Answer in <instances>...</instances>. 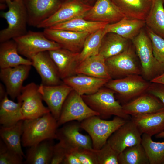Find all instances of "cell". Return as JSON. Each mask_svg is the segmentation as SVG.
<instances>
[{
    "label": "cell",
    "instance_id": "51",
    "mask_svg": "<svg viewBox=\"0 0 164 164\" xmlns=\"http://www.w3.org/2000/svg\"><path fill=\"white\" fill-rule=\"evenodd\" d=\"M149 1H152L153 0H149Z\"/></svg>",
    "mask_w": 164,
    "mask_h": 164
},
{
    "label": "cell",
    "instance_id": "31",
    "mask_svg": "<svg viewBox=\"0 0 164 164\" xmlns=\"http://www.w3.org/2000/svg\"><path fill=\"white\" fill-rule=\"evenodd\" d=\"M46 140L29 147L23 163L27 164H49L51 161L53 145L50 141Z\"/></svg>",
    "mask_w": 164,
    "mask_h": 164
},
{
    "label": "cell",
    "instance_id": "17",
    "mask_svg": "<svg viewBox=\"0 0 164 164\" xmlns=\"http://www.w3.org/2000/svg\"><path fill=\"white\" fill-rule=\"evenodd\" d=\"M125 112L135 117L164 110V105L156 97L146 91L122 105Z\"/></svg>",
    "mask_w": 164,
    "mask_h": 164
},
{
    "label": "cell",
    "instance_id": "2",
    "mask_svg": "<svg viewBox=\"0 0 164 164\" xmlns=\"http://www.w3.org/2000/svg\"><path fill=\"white\" fill-rule=\"evenodd\" d=\"M132 40L141 64V75L150 82L164 72V64L155 57L151 40L142 29Z\"/></svg>",
    "mask_w": 164,
    "mask_h": 164
},
{
    "label": "cell",
    "instance_id": "18",
    "mask_svg": "<svg viewBox=\"0 0 164 164\" xmlns=\"http://www.w3.org/2000/svg\"><path fill=\"white\" fill-rule=\"evenodd\" d=\"M125 17L111 0H97L83 18L110 24L116 22Z\"/></svg>",
    "mask_w": 164,
    "mask_h": 164
},
{
    "label": "cell",
    "instance_id": "11",
    "mask_svg": "<svg viewBox=\"0 0 164 164\" xmlns=\"http://www.w3.org/2000/svg\"><path fill=\"white\" fill-rule=\"evenodd\" d=\"M92 7L84 0H70L63 2L53 14L36 27L44 29L73 19L84 18Z\"/></svg>",
    "mask_w": 164,
    "mask_h": 164
},
{
    "label": "cell",
    "instance_id": "23",
    "mask_svg": "<svg viewBox=\"0 0 164 164\" xmlns=\"http://www.w3.org/2000/svg\"><path fill=\"white\" fill-rule=\"evenodd\" d=\"M141 133L152 136L164 130V110L150 114L131 117Z\"/></svg>",
    "mask_w": 164,
    "mask_h": 164
},
{
    "label": "cell",
    "instance_id": "26",
    "mask_svg": "<svg viewBox=\"0 0 164 164\" xmlns=\"http://www.w3.org/2000/svg\"><path fill=\"white\" fill-rule=\"evenodd\" d=\"M21 65H32L31 60L19 53L17 44L13 39L0 43V68L13 67Z\"/></svg>",
    "mask_w": 164,
    "mask_h": 164
},
{
    "label": "cell",
    "instance_id": "4",
    "mask_svg": "<svg viewBox=\"0 0 164 164\" xmlns=\"http://www.w3.org/2000/svg\"><path fill=\"white\" fill-rule=\"evenodd\" d=\"M8 9L1 12L7 21V27L0 31V42L19 37L27 32L28 16L23 0H13L6 3Z\"/></svg>",
    "mask_w": 164,
    "mask_h": 164
},
{
    "label": "cell",
    "instance_id": "47",
    "mask_svg": "<svg viewBox=\"0 0 164 164\" xmlns=\"http://www.w3.org/2000/svg\"><path fill=\"white\" fill-rule=\"evenodd\" d=\"M85 1L91 6H93L97 0H84Z\"/></svg>",
    "mask_w": 164,
    "mask_h": 164
},
{
    "label": "cell",
    "instance_id": "19",
    "mask_svg": "<svg viewBox=\"0 0 164 164\" xmlns=\"http://www.w3.org/2000/svg\"><path fill=\"white\" fill-rule=\"evenodd\" d=\"M31 60L32 66L34 67L40 77L41 84L46 85H56L63 83L48 51L38 53Z\"/></svg>",
    "mask_w": 164,
    "mask_h": 164
},
{
    "label": "cell",
    "instance_id": "30",
    "mask_svg": "<svg viewBox=\"0 0 164 164\" xmlns=\"http://www.w3.org/2000/svg\"><path fill=\"white\" fill-rule=\"evenodd\" d=\"M23 121H20L9 126H2L0 135L2 140L9 149L25 158L21 145Z\"/></svg>",
    "mask_w": 164,
    "mask_h": 164
},
{
    "label": "cell",
    "instance_id": "43",
    "mask_svg": "<svg viewBox=\"0 0 164 164\" xmlns=\"http://www.w3.org/2000/svg\"><path fill=\"white\" fill-rule=\"evenodd\" d=\"M63 164H81L78 158L72 152L71 149L68 148Z\"/></svg>",
    "mask_w": 164,
    "mask_h": 164
},
{
    "label": "cell",
    "instance_id": "41",
    "mask_svg": "<svg viewBox=\"0 0 164 164\" xmlns=\"http://www.w3.org/2000/svg\"><path fill=\"white\" fill-rule=\"evenodd\" d=\"M68 147L61 142L54 145L50 164H63Z\"/></svg>",
    "mask_w": 164,
    "mask_h": 164
},
{
    "label": "cell",
    "instance_id": "42",
    "mask_svg": "<svg viewBox=\"0 0 164 164\" xmlns=\"http://www.w3.org/2000/svg\"><path fill=\"white\" fill-rule=\"evenodd\" d=\"M147 91L158 98L164 105V84L150 82Z\"/></svg>",
    "mask_w": 164,
    "mask_h": 164
},
{
    "label": "cell",
    "instance_id": "45",
    "mask_svg": "<svg viewBox=\"0 0 164 164\" xmlns=\"http://www.w3.org/2000/svg\"><path fill=\"white\" fill-rule=\"evenodd\" d=\"M7 94L5 87L1 84L0 83V100L1 101L5 95ZM8 95V94H7Z\"/></svg>",
    "mask_w": 164,
    "mask_h": 164
},
{
    "label": "cell",
    "instance_id": "14",
    "mask_svg": "<svg viewBox=\"0 0 164 164\" xmlns=\"http://www.w3.org/2000/svg\"><path fill=\"white\" fill-rule=\"evenodd\" d=\"M32 65H21L0 69V78L4 84L7 94L14 100L20 95Z\"/></svg>",
    "mask_w": 164,
    "mask_h": 164
},
{
    "label": "cell",
    "instance_id": "32",
    "mask_svg": "<svg viewBox=\"0 0 164 164\" xmlns=\"http://www.w3.org/2000/svg\"><path fill=\"white\" fill-rule=\"evenodd\" d=\"M108 24L106 22L90 21L83 18H79L58 24L49 28L91 34L99 29L104 28Z\"/></svg>",
    "mask_w": 164,
    "mask_h": 164
},
{
    "label": "cell",
    "instance_id": "44",
    "mask_svg": "<svg viewBox=\"0 0 164 164\" xmlns=\"http://www.w3.org/2000/svg\"><path fill=\"white\" fill-rule=\"evenodd\" d=\"M150 82L164 84V72L159 76L153 79Z\"/></svg>",
    "mask_w": 164,
    "mask_h": 164
},
{
    "label": "cell",
    "instance_id": "39",
    "mask_svg": "<svg viewBox=\"0 0 164 164\" xmlns=\"http://www.w3.org/2000/svg\"><path fill=\"white\" fill-rule=\"evenodd\" d=\"M24 157L9 149L2 140L0 143V164H22Z\"/></svg>",
    "mask_w": 164,
    "mask_h": 164
},
{
    "label": "cell",
    "instance_id": "50",
    "mask_svg": "<svg viewBox=\"0 0 164 164\" xmlns=\"http://www.w3.org/2000/svg\"><path fill=\"white\" fill-rule=\"evenodd\" d=\"M162 164H164V160H163V162H162Z\"/></svg>",
    "mask_w": 164,
    "mask_h": 164
},
{
    "label": "cell",
    "instance_id": "13",
    "mask_svg": "<svg viewBox=\"0 0 164 164\" xmlns=\"http://www.w3.org/2000/svg\"><path fill=\"white\" fill-rule=\"evenodd\" d=\"M142 135L131 119L116 130L107 142L119 154L128 147L141 143Z\"/></svg>",
    "mask_w": 164,
    "mask_h": 164
},
{
    "label": "cell",
    "instance_id": "25",
    "mask_svg": "<svg viewBox=\"0 0 164 164\" xmlns=\"http://www.w3.org/2000/svg\"><path fill=\"white\" fill-rule=\"evenodd\" d=\"M105 60L100 54L88 58L79 63L76 69V73L110 80L111 78Z\"/></svg>",
    "mask_w": 164,
    "mask_h": 164
},
{
    "label": "cell",
    "instance_id": "21",
    "mask_svg": "<svg viewBox=\"0 0 164 164\" xmlns=\"http://www.w3.org/2000/svg\"><path fill=\"white\" fill-rule=\"evenodd\" d=\"M48 52L62 80L76 74V69L79 63V53H75L62 47L49 51Z\"/></svg>",
    "mask_w": 164,
    "mask_h": 164
},
{
    "label": "cell",
    "instance_id": "8",
    "mask_svg": "<svg viewBox=\"0 0 164 164\" xmlns=\"http://www.w3.org/2000/svg\"><path fill=\"white\" fill-rule=\"evenodd\" d=\"M38 87L34 82L30 83L23 87L17 97L18 101L21 104L24 120L36 118L50 112L48 107L43 103Z\"/></svg>",
    "mask_w": 164,
    "mask_h": 164
},
{
    "label": "cell",
    "instance_id": "40",
    "mask_svg": "<svg viewBox=\"0 0 164 164\" xmlns=\"http://www.w3.org/2000/svg\"><path fill=\"white\" fill-rule=\"evenodd\" d=\"M70 149L72 152L78 158L81 164H98L93 149Z\"/></svg>",
    "mask_w": 164,
    "mask_h": 164
},
{
    "label": "cell",
    "instance_id": "37",
    "mask_svg": "<svg viewBox=\"0 0 164 164\" xmlns=\"http://www.w3.org/2000/svg\"><path fill=\"white\" fill-rule=\"evenodd\" d=\"M94 151L98 164H119V154L107 142L101 149Z\"/></svg>",
    "mask_w": 164,
    "mask_h": 164
},
{
    "label": "cell",
    "instance_id": "28",
    "mask_svg": "<svg viewBox=\"0 0 164 164\" xmlns=\"http://www.w3.org/2000/svg\"><path fill=\"white\" fill-rule=\"evenodd\" d=\"M129 40L114 33H107L102 39L99 54L105 60L119 54L130 46Z\"/></svg>",
    "mask_w": 164,
    "mask_h": 164
},
{
    "label": "cell",
    "instance_id": "27",
    "mask_svg": "<svg viewBox=\"0 0 164 164\" xmlns=\"http://www.w3.org/2000/svg\"><path fill=\"white\" fill-rule=\"evenodd\" d=\"M145 25V21L125 17L116 22L107 24L104 29L106 33H114L132 40Z\"/></svg>",
    "mask_w": 164,
    "mask_h": 164
},
{
    "label": "cell",
    "instance_id": "16",
    "mask_svg": "<svg viewBox=\"0 0 164 164\" xmlns=\"http://www.w3.org/2000/svg\"><path fill=\"white\" fill-rule=\"evenodd\" d=\"M43 32L47 38L58 43L62 48L77 53L81 52L86 39L90 34L50 28L44 29Z\"/></svg>",
    "mask_w": 164,
    "mask_h": 164
},
{
    "label": "cell",
    "instance_id": "38",
    "mask_svg": "<svg viewBox=\"0 0 164 164\" xmlns=\"http://www.w3.org/2000/svg\"><path fill=\"white\" fill-rule=\"evenodd\" d=\"M146 28L147 33L151 42L154 55L159 62L164 64V39Z\"/></svg>",
    "mask_w": 164,
    "mask_h": 164
},
{
    "label": "cell",
    "instance_id": "20",
    "mask_svg": "<svg viewBox=\"0 0 164 164\" xmlns=\"http://www.w3.org/2000/svg\"><path fill=\"white\" fill-rule=\"evenodd\" d=\"M80 123H73L64 125L57 133V139L70 148L93 149L89 136L80 132Z\"/></svg>",
    "mask_w": 164,
    "mask_h": 164
},
{
    "label": "cell",
    "instance_id": "34",
    "mask_svg": "<svg viewBox=\"0 0 164 164\" xmlns=\"http://www.w3.org/2000/svg\"><path fill=\"white\" fill-rule=\"evenodd\" d=\"M106 34L104 28L99 29L88 35L84 41L81 51L79 53V63L88 58L99 54L102 40Z\"/></svg>",
    "mask_w": 164,
    "mask_h": 164
},
{
    "label": "cell",
    "instance_id": "36",
    "mask_svg": "<svg viewBox=\"0 0 164 164\" xmlns=\"http://www.w3.org/2000/svg\"><path fill=\"white\" fill-rule=\"evenodd\" d=\"M119 164H150L141 143L128 147L119 154Z\"/></svg>",
    "mask_w": 164,
    "mask_h": 164
},
{
    "label": "cell",
    "instance_id": "35",
    "mask_svg": "<svg viewBox=\"0 0 164 164\" xmlns=\"http://www.w3.org/2000/svg\"><path fill=\"white\" fill-rule=\"evenodd\" d=\"M141 144L146 152L150 164H162L164 160V142H155L152 140L151 136L143 134Z\"/></svg>",
    "mask_w": 164,
    "mask_h": 164
},
{
    "label": "cell",
    "instance_id": "1",
    "mask_svg": "<svg viewBox=\"0 0 164 164\" xmlns=\"http://www.w3.org/2000/svg\"><path fill=\"white\" fill-rule=\"evenodd\" d=\"M59 126L50 112L39 118L23 120L21 142L24 147H30L46 140L57 139Z\"/></svg>",
    "mask_w": 164,
    "mask_h": 164
},
{
    "label": "cell",
    "instance_id": "9",
    "mask_svg": "<svg viewBox=\"0 0 164 164\" xmlns=\"http://www.w3.org/2000/svg\"><path fill=\"white\" fill-rule=\"evenodd\" d=\"M150 82L141 75L109 80L104 87L114 91L123 100H133L146 92Z\"/></svg>",
    "mask_w": 164,
    "mask_h": 164
},
{
    "label": "cell",
    "instance_id": "48",
    "mask_svg": "<svg viewBox=\"0 0 164 164\" xmlns=\"http://www.w3.org/2000/svg\"><path fill=\"white\" fill-rule=\"evenodd\" d=\"M13 0H0L1 2H5L7 3L8 2H11Z\"/></svg>",
    "mask_w": 164,
    "mask_h": 164
},
{
    "label": "cell",
    "instance_id": "6",
    "mask_svg": "<svg viewBox=\"0 0 164 164\" xmlns=\"http://www.w3.org/2000/svg\"><path fill=\"white\" fill-rule=\"evenodd\" d=\"M13 39L17 44L19 53L31 60L40 52L62 47L58 43L47 38L43 32L29 31Z\"/></svg>",
    "mask_w": 164,
    "mask_h": 164
},
{
    "label": "cell",
    "instance_id": "5",
    "mask_svg": "<svg viewBox=\"0 0 164 164\" xmlns=\"http://www.w3.org/2000/svg\"><path fill=\"white\" fill-rule=\"evenodd\" d=\"M127 120L117 116H115L112 120H107L98 116H94L80 122V126L81 128L89 134L93 149L98 150L106 144L111 135Z\"/></svg>",
    "mask_w": 164,
    "mask_h": 164
},
{
    "label": "cell",
    "instance_id": "22",
    "mask_svg": "<svg viewBox=\"0 0 164 164\" xmlns=\"http://www.w3.org/2000/svg\"><path fill=\"white\" fill-rule=\"evenodd\" d=\"M109 80L82 74H76L63 80L64 84L81 96L95 93Z\"/></svg>",
    "mask_w": 164,
    "mask_h": 164
},
{
    "label": "cell",
    "instance_id": "24",
    "mask_svg": "<svg viewBox=\"0 0 164 164\" xmlns=\"http://www.w3.org/2000/svg\"><path fill=\"white\" fill-rule=\"evenodd\" d=\"M124 15L131 19L145 21L151 7L149 0H111Z\"/></svg>",
    "mask_w": 164,
    "mask_h": 164
},
{
    "label": "cell",
    "instance_id": "52",
    "mask_svg": "<svg viewBox=\"0 0 164 164\" xmlns=\"http://www.w3.org/2000/svg\"><path fill=\"white\" fill-rule=\"evenodd\" d=\"M164 1V0H163Z\"/></svg>",
    "mask_w": 164,
    "mask_h": 164
},
{
    "label": "cell",
    "instance_id": "7",
    "mask_svg": "<svg viewBox=\"0 0 164 164\" xmlns=\"http://www.w3.org/2000/svg\"><path fill=\"white\" fill-rule=\"evenodd\" d=\"M135 48L131 45L121 53L106 60L111 79L133 75H142L141 67L137 60Z\"/></svg>",
    "mask_w": 164,
    "mask_h": 164
},
{
    "label": "cell",
    "instance_id": "46",
    "mask_svg": "<svg viewBox=\"0 0 164 164\" xmlns=\"http://www.w3.org/2000/svg\"><path fill=\"white\" fill-rule=\"evenodd\" d=\"M155 137L158 138H164V130L162 132L155 135Z\"/></svg>",
    "mask_w": 164,
    "mask_h": 164
},
{
    "label": "cell",
    "instance_id": "3",
    "mask_svg": "<svg viewBox=\"0 0 164 164\" xmlns=\"http://www.w3.org/2000/svg\"><path fill=\"white\" fill-rule=\"evenodd\" d=\"M115 94L114 91L104 86L94 94L81 96L87 104L102 119L114 116L126 120L131 119V116L125 112L122 105L116 99Z\"/></svg>",
    "mask_w": 164,
    "mask_h": 164
},
{
    "label": "cell",
    "instance_id": "15",
    "mask_svg": "<svg viewBox=\"0 0 164 164\" xmlns=\"http://www.w3.org/2000/svg\"><path fill=\"white\" fill-rule=\"evenodd\" d=\"M28 16V24L37 27L53 14L62 2L59 0H23Z\"/></svg>",
    "mask_w": 164,
    "mask_h": 164
},
{
    "label": "cell",
    "instance_id": "49",
    "mask_svg": "<svg viewBox=\"0 0 164 164\" xmlns=\"http://www.w3.org/2000/svg\"><path fill=\"white\" fill-rule=\"evenodd\" d=\"M59 0L60 2H65L69 1H70V0Z\"/></svg>",
    "mask_w": 164,
    "mask_h": 164
},
{
    "label": "cell",
    "instance_id": "12",
    "mask_svg": "<svg viewBox=\"0 0 164 164\" xmlns=\"http://www.w3.org/2000/svg\"><path fill=\"white\" fill-rule=\"evenodd\" d=\"M38 90L50 112L58 121L63 104L73 89L63 82L56 85H46L41 84L39 86Z\"/></svg>",
    "mask_w": 164,
    "mask_h": 164
},
{
    "label": "cell",
    "instance_id": "10",
    "mask_svg": "<svg viewBox=\"0 0 164 164\" xmlns=\"http://www.w3.org/2000/svg\"><path fill=\"white\" fill-rule=\"evenodd\" d=\"M94 116L99 114L87 104L81 95L73 90L63 104L57 123L60 126L73 121L80 122Z\"/></svg>",
    "mask_w": 164,
    "mask_h": 164
},
{
    "label": "cell",
    "instance_id": "33",
    "mask_svg": "<svg viewBox=\"0 0 164 164\" xmlns=\"http://www.w3.org/2000/svg\"><path fill=\"white\" fill-rule=\"evenodd\" d=\"M163 0H153L145 20L146 27L164 39V6Z\"/></svg>",
    "mask_w": 164,
    "mask_h": 164
},
{
    "label": "cell",
    "instance_id": "29",
    "mask_svg": "<svg viewBox=\"0 0 164 164\" xmlns=\"http://www.w3.org/2000/svg\"><path fill=\"white\" fill-rule=\"evenodd\" d=\"M6 94L0 102V123L2 126L12 125L24 120L20 102L9 99Z\"/></svg>",
    "mask_w": 164,
    "mask_h": 164
}]
</instances>
